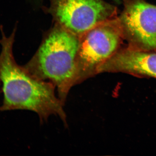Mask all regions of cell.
<instances>
[{"mask_svg": "<svg viewBox=\"0 0 156 156\" xmlns=\"http://www.w3.org/2000/svg\"><path fill=\"white\" fill-rule=\"evenodd\" d=\"M47 11L56 24L80 37L98 24L117 17L116 8L103 0H50Z\"/></svg>", "mask_w": 156, "mask_h": 156, "instance_id": "277c9868", "label": "cell"}, {"mask_svg": "<svg viewBox=\"0 0 156 156\" xmlns=\"http://www.w3.org/2000/svg\"><path fill=\"white\" fill-rule=\"evenodd\" d=\"M124 39L118 17L98 24L80 37L76 56L79 83L97 74L98 68L120 49Z\"/></svg>", "mask_w": 156, "mask_h": 156, "instance_id": "3957f363", "label": "cell"}, {"mask_svg": "<svg viewBox=\"0 0 156 156\" xmlns=\"http://www.w3.org/2000/svg\"><path fill=\"white\" fill-rule=\"evenodd\" d=\"M122 73L156 79V53L127 47L119 49L98 68L97 74Z\"/></svg>", "mask_w": 156, "mask_h": 156, "instance_id": "8992f818", "label": "cell"}, {"mask_svg": "<svg viewBox=\"0 0 156 156\" xmlns=\"http://www.w3.org/2000/svg\"><path fill=\"white\" fill-rule=\"evenodd\" d=\"M0 44V81L2 85L3 103L1 111L27 110L36 113L41 121L52 115L59 117L65 125L66 115L61 100L55 94L54 85L40 80L17 64L14 54V45L17 25L7 37L2 26Z\"/></svg>", "mask_w": 156, "mask_h": 156, "instance_id": "6da1fadb", "label": "cell"}, {"mask_svg": "<svg viewBox=\"0 0 156 156\" xmlns=\"http://www.w3.org/2000/svg\"><path fill=\"white\" fill-rule=\"evenodd\" d=\"M114 1H115V2H119L121 1H123L124 0H114Z\"/></svg>", "mask_w": 156, "mask_h": 156, "instance_id": "52a82bcc", "label": "cell"}, {"mask_svg": "<svg viewBox=\"0 0 156 156\" xmlns=\"http://www.w3.org/2000/svg\"><path fill=\"white\" fill-rule=\"evenodd\" d=\"M118 17L128 48L145 51L156 50V6L144 0H124Z\"/></svg>", "mask_w": 156, "mask_h": 156, "instance_id": "5b68a950", "label": "cell"}, {"mask_svg": "<svg viewBox=\"0 0 156 156\" xmlns=\"http://www.w3.org/2000/svg\"><path fill=\"white\" fill-rule=\"evenodd\" d=\"M80 38L56 24L23 66L34 76L53 84L63 104L70 90L79 83L76 56Z\"/></svg>", "mask_w": 156, "mask_h": 156, "instance_id": "7a4b0ae2", "label": "cell"}]
</instances>
